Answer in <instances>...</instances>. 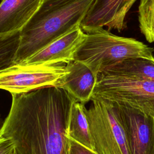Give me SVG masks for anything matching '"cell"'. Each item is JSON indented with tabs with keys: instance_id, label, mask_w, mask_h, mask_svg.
<instances>
[{
	"instance_id": "cell-13",
	"label": "cell",
	"mask_w": 154,
	"mask_h": 154,
	"mask_svg": "<svg viewBox=\"0 0 154 154\" xmlns=\"http://www.w3.org/2000/svg\"><path fill=\"white\" fill-rule=\"evenodd\" d=\"M85 104L76 100L73 103L68 124L67 137L96 152L85 114Z\"/></svg>"
},
{
	"instance_id": "cell-6",
	"label": "cell",
	"mask_w": 154,
	"mask_h": 154,
	"mask_svg": "<svg viewBox=\"0 0 154 154\" xmlns=\"http://www.w3.org/2000/svg\"><path fill=\"white\" fill-rule=\"evenodd\" d=\"M68 72L65 64H14L0 70V89L20 94L45 87H60Z\"/></svg>"
},
{
	"instance_id": "cell-18",
	"label": "cell",
	"mask_w": 154,
	"mask_h": 154,
	"mask_svg": "<svg viewBox=\"0 0 154 154\" xmlns=\"http://www.w3.org/2000/svg\"><path fill=\"white\" fill-rule=\"evenodd\" d=\"M4 122V121H2V120L1 117V115H0V131H1V129H2V128Z\"/></svg>"
},
{
	"instance_id": "cell-9",
	"label": "cell",
	"mask_w": 154,
	"mask_h": 154,
	"mask_svg": "<svg viewBox=\"0 0 154 154\" xmlns=\"http://www.w3.org/2000/svg\"><path fill=\"white\" fill-rule=\"evenodd\" d=\"M85 32L80 25L57 38L28 57L21 64H65L74 60V55L83 42Z\"/></svg>"
},
{
	"instance_id": "cell-11",
	"label": "cell",
	"mask_w": 154,
	"mask_h": 154,
	"mask_svg": "<svg viewBox=\"0 0 154 154\" xmlns=\"http://www.w3.org/2000/svg\"><path fill=\"white\" fill-rule=\"evenodd\" d=\"M66 65L67 74L60 87L64 89L76 101L83 104L91 100L97 76L84 63L73 60Z\"/></svg>"
},
{
	"instance_id": "cell-5",
	"label": "cell",
	"mask_w": 154,
	"mask_h": 154,
	"mask_svg": "<svg viewBox=\"0 0 154 154\" xmlns=\"http://www.w3.org/2000/svg\"><path fill=\"white\" fill-rule=\"evenodd\" d=\"M85 108L94 149L98 154H129L126 137L115 105L101 100H91Z\"/></svg>"
},
{
	"instance_id": "cell-14",
	"label": "cell",
	"mask_w": 154,
	"mask_h": 154,
	"mask_svg": "<svg viewBox=\"0 0 154 154\" xmlns=\"http://www.w3.org/2000/svg\"><path fill=\"white\" fill-rule=\"evenodd\" d=\"M138 22L141 33L149 43H154V0H140Z\"/></svg>"
},
{
	"instance_id": "cell-8",
	"label": "cell",
	"mask_w": 154,
	"mask_h": 154,
	"mask_svg": "<svg viewBox=\"0 0 154 154\" xmlns=\"http://www.w3.org/2000/svg\"><path fill=\"white\" fill-rule=\"evenodd\" d=\"M137 0H94L81 23L85 32L103 26L108 30L122 31L126 27V17L129 10Z\"/></svg>"
},
{
	"instance_id": "cell-4",
	"label": "cell",
	"mask_w": 154,
	"mask_h": 154,
	"mask_svg": "<svg viewBox=\"0 0 154 154\" xmlns=\"http://www.w3.org/2000/svg\"><path fill=\"white\" fill-rule=\"evenodd\" d=\"M101 100L141 111L154 118V82L110 73L97 75L91 100Z\"/></svg>"
},
{
	"instance_id": "cell-1",
	"label": "cell",
	"mask_w": 154,
	"mask_h": 154,
	"mask_svg": "<svg viewBox=\"0 0 154 154\" xmlns=\"http://www.w3.org/2000/svg\"><path fill=\"white\" fill-rule=\"evenodd\" d=\"M11 96L0 140L12 141L17 154H69L67 128L76 100L58 87Z\"/></svg>"
},
{
	"instance_id": "cell-2",
	"label": "cell",
	"mask_w": 154,
	"mask_h": 154,
	"mask_svg": "<svg viewBox=\"0 0 154 154\" xmlns=\"http://www.w3.org/2000/svg\"><path fill=\"white\" fill-rule=\"evenodd\" d=\"M94 0H43L22 29L15 58L19 64L80 25Z\"/></svg>"
},
{
	"instance_id": "cell-16",
	"label": "cell",
	"mask_w": 154,
	"mask_h": 154,
	"mask_svg": "<svg viewBox=\"0 0 154 154\" xmlns=\"http://www.w3.org/2000/svg\"><path fill=\"white\" fill-rule=\"evenodd\" d=\"M69 154H98L69 138Z\"/></svg>"
},
{
	"instance_id": "cell-3",
	"label": "cell",
	"mask_w": 154,
	"mask_h": 154,
	"mask_svg": "<svg viewBox=\"0 0 154 154\" xmlns=\"http://www.w3.org/2000/svg\"><path fill=\"white\" fill-rule=\"evenodd\" d=\"M154 48L133 38L114 35L100 28L85 32L74 60L87 65L97 75L108 67L131 57L154 59Z\"/></svg>"
},
{
	"instance_id": "cell-19",
	"label": "cell",
	"mask_w": 154,
	"mask_h": 154,
	"mask_svg": "<svg viewBox=\"0 0 154 154\" xmlns=\"http://www.w3.org/2000/svg\"></svg>"
},
{
	"instance_id": "cell-20",
	"label": "cell",
	"mask_w": 154,
	"mask_h": 154,
	"mask_svg": "<svg viewBox=\"0 0 154 154\" xmlns=\"http://www.w3.org/2000/svg\"><path fill=\"white\" fill-rule=\"evenodd\" d=\"M14 154H17V153H16V152H14Z\"/></svg>"
},
{
	"instance_id": "cell-17",
	"label": "cell",
	"mask_w": 154,
	"mask_h": 154,
	"mask_svg": "<svg viewBox=\"0 0 154 154\" xmlns=\"http://www.w3.org/2000/svg\"><path fill=\"white\" fill-rule=\"evenodd\" d=\"M15 146L14 143L8 139L0 140V154H14Z\"/></svg>"
},
{
	"instance_id": "cell-7",
	"label": "cell",
	"mask_w": 154,
	"mask_h": 154,
	"mask_svg": "<svg viewBox=\"0 0 154 154\" xmlns=\"http://www.w3.org/2000/svg\"><path fill=\"white\" fill-rule=\"evenodd\" d=\"M113 104L125 132L129 154H154V118L135 109Z\"/></svg>"
},
{
	"instance_id": "cell-12",
	"label": "cell",
	"mask_w": 154,
	"mask_h": 154,
	"mask_svg": "<svg viewBox=\"0 0 154 154\" xmlns=\"http://www.w3.org/2000/svg\"><path fill=\"white\" fill-rule=\"evenodd\" d=\"M103 71L154 82V59L131 57L113 64Z\"/></svg>"
},
{
	"instance_id": "cell-15",
	"label": "cell",
	"mask_w": 154,
	"mask_h": 154,
	"mask_svg": "<svg viewBox=\"0 0 154 154\" xmlns=\"http://www.w3.org/2000/svg\"><path fill=\"white\" fill-rule=\"evenodd\" d=\"M20 32L0 39V70L15 64L20 43Z\"/></svg>"
},
{
	"instance_id": "cell-10",
	"label": "cell",
	"mask_w": 154,
	"mask_h": 154,
	"mask_svg": "<svg viewBox=\"0 0 154 154\" xmlns=\"http://www.w3.org/2000/svg\"><path fill=\"white\" fill-rule=\"evenodd\" d=\"M43 0H1L0 39L20 32Z\"/></svg>"
}]
</instances>
